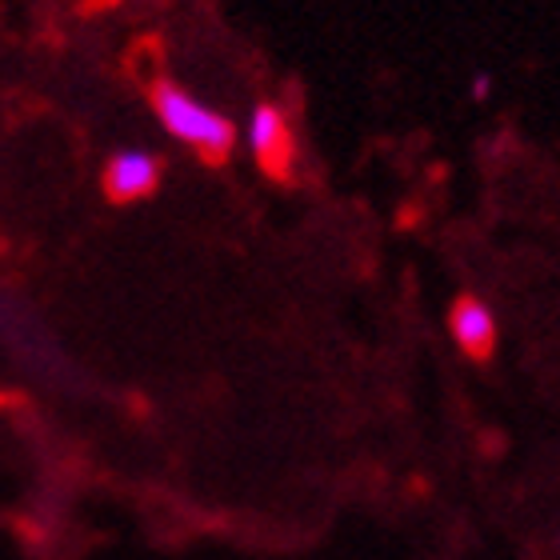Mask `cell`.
I'll list each match as a JSON object with an SVG mask.
<instances>
[{
    "mask_svg": "<svg viewBox=\"0 0 560 560\" xmlns=\"http://www.w3.org/2000/svg\"><path fill=\"white\" fill-rule=\"evenodd\" d=\"M152 105H156L164 129L192 144L205 161H224L233 152V125L221 113H212L209 105H200L197 96H188L185 89L161 81L152 89Z\"/></svg>",
    "mask_w": 560,
    "mask_h": 560,
    "instance_id": "1",
    "label": "cell"
},
{
    "mask_svg": "<svg viewBox=\"0 0 560 560\" xmlns=\"http://www.w3.org/2000/svg\"><path fill=\"white\" fill-rule=\"evenodd\" d=\"M248 140H253V152H257V164L272 180H289L292 164H296V140H292V129L284 113L277 105H260L253 113V129H248Z\"/></svg>",
    "mask_w": 560,
    "mask_h": 560,
    "instance_id": "2",
    "label": "cell"
},
{
    "mask_svg": "<svg viewBox=\"0 0 560 560\" xmlns=\"http://www.w3.org/2000/svg\"><path fill=\"white\" fill-rule=\"evenodd\" d=\"M448 328H453L456 345L465 357H472L477 364H489L492 352H497V320L485 308L480 296H456L453 313H448Z\"/></svg>",
    "mask_w": 560,
    "mask_h": 560,
    "instance_id": "3",
    "label": "cell"
},
{
    "mask_svg": "<svg viewBox=\"0 0 560 560\" xmlns=\"http://www.w3.org/2000/svg\"><path fill=\"white\" fill-rule=\"evenodd\" d=\"M161 180V164L156 156L140 149H129V152H117L105 168V188L113 200H140L149 197L152 188Z\"/></svg>",
    "mask_w": 560,
    "mask_h": 560,
    "instance_id": "4",
    "label": "cell"
},
{
    "mask_svg": "<svg viewBox=\"0 0 560 560\" xmlns=\"http://www.w3.org/2000/svg\"><path fill=\"white\" fill-rule=\"evenodd\" d=\"M472 96H477V101L489 96V77H477V81H472Z\"/></svg>",
    "mask_w": 560,
    "mask_h": 560,
    "instance_id": "5",
    "label": "cell"
}]
</instances>
